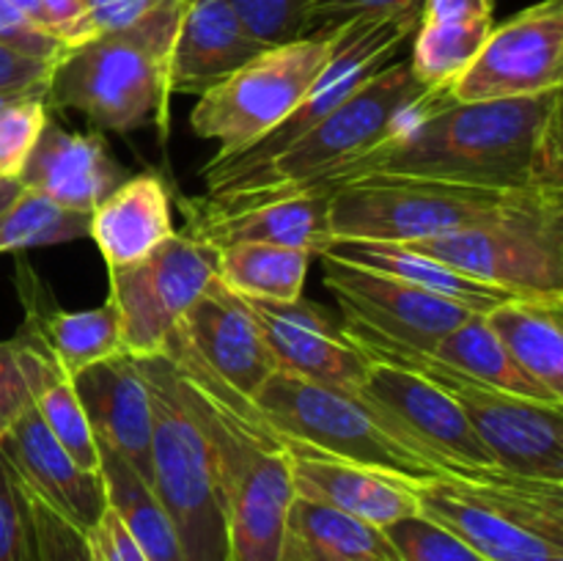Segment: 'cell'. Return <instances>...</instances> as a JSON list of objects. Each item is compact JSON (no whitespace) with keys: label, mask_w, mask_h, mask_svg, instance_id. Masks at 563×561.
<instances>
[{"label":"cell","mask_w":563,"mask_h":561,"mask_svg":"<svg viewBox=\"0 0 563 561\" xmlns=\"http://www.w3.org/2000/svg\"><path fill=\"white\" fill-rule=\"evenodd\" d=\"M363 176L563 193L561 88L487 102H454L443 94L352 165L339 185Z\"/></svg>","instance_id":"cell-1"},{"label":"cell","mask_w":563,"mask_h":561,"mask_svg":"<svg viewBox=\"0 0 563 561\" xmlns=\"http://www.w3.org/2000/svg\"><path fill=\"white\" fill-rule=\"evenodd\" d=\"M159 355L174 366L181 399L214 454L231 561H278L286 515L295 501L289 451L278 429L253 399L223 383L176 330Z\"/></svg>","instance_id":"cell-2"},{"label":"cell","mask_w":563,"mask_h":561,"mask_svg":"<svg viewBox=\"0 0 563 561\" xmlns=\"http://www.w3.org/2000/svg\"><path fill=\"white\" fill-rule=\"evenodd\" d=\"M443 97L412 75L410 64H388L368 77L328 119L297 138L258 168L236 174L209 187L201 198H181L187 220L236 215L275 198L302 196L311 190L333 193L341 176L388 141L410 116Z\"/></svg>","instance_id":"cell-3"},{"label":"cell","mask_w":563,"mask_h":561,"mask_svg":"<svg viewBox=\"0 0 563 561\" xmlns=\"http://www.w3.org/2000/svg\"><path fill=\"white\" fill-rule=\"evenodd\" d=\"M185 0L137 25L99 33L64 50L47 80V102L77 110L99 130L132 132L168 124V64Z\"/></svg>","instance_id":"cell-4"},{"label":"cell","mask_w":563,"mask_h":561,"mask_svg":"<svg viewBox=\"0 0 563 561\" xmlns=\"http://www.w3.org/2000/svg\"><path fill=\"white\" fill-rule=\"evenodd\" d=\"M152 396V493L185 561H231L225 498L207 435L187 410L165 355L137 358Z\"/></svg>","instance_id":"cell-5"},{"label":"cell","mask_w":563,"mask_h":561,"mask_svg":"<svg viewBox=\"0 0 563 561\" xmlns=\"http://www.w3.org/2000/svg\"><path fill=\"white\" fill-rule=\"evenodd\" d=\"M344 330L372 361L410 369L445 391L462 407L500 471L563 484V405L522 399L478 383L460 369L383 339L363 324L344 319Z\"/></svg>","instance_id":"cell-6"},{"label":"cell","mask_w":563,"mask_h":561,"mask_svg":"<svg viewBox=\"0 0 563 561\" xmlns=\"http://www.w3.org/2000/svg\"><path fill=\"white\" fill-rule=\"evenodd\" d=\"M544 196L563 193L484 190L416 176H363L335 187L328 220L333 240L410 245L493 223Z\"/></svg>","instance_id":"cell-7"},{"label":"cell","mask_w":563,"mask_h":561,"mask_svg":"<svg viewBox=\"0 0 563 561\" xmlns=\"http://www.w3.org/2000/svg\"><path fill=\"white\" fill-rule=\"evenodd\" d=\"M253 405L278 432L355 465L407 482H429L443 473L361 394L275 372L253 396Z\"/></svg>","instance_id":"cell-8"},{"label":"cell","mask_w":563,"mask_h":561,"mask_svg":"<svg viewBox=\"0 0 563 561\" xmlns=\"http://www.w3.org/2000/svg\"><path fill=\"white\" fill-rule=\"evenodd\" d=\"M410 248L517 297L563 302V196L537 198L493 223Z\"/></svg>","instance_id":"cell-9"},{"label":"cell","mask_w":563,"mask_h":561,"mask_svg":"<svg viewBox=\"0 0 563 561\" xmlns=\"http://www.w3.org/2000/svg\"><path fill=\"white\" fill-rule=\"evenodd\" d=\"M333 42L335 28L258 53L201 94L190 116L192 132L220 143L218 160L245 152L300 105L328 64Z\"/></svg>","instance_id":"cell-10"},{"label":"cell","mask_w":563,"mask_h":561,"mask_svg":"<svg viewBox=\"0 0 563 561\" xmlns=\"http://www.w3.org/2000/svg\"><path fill=\"white\" fill-rule=\"evenodd\" d=\"M418 16H421V9H410L401 11V14L379 16V20H355L335 28L333 53H330L324 69L319 72L317 82L300 99V105L273 132H267L262 141L247 146L245 152L209 160L201 174L203 182H207V190L231 179V176L258 168L262 163L273 160L275 154L284 152L286 146H291L297 138L313 130L319 121L328 119L368 77L377 75L383 66H388L396 50L416 33Z\"/></svg>","instance_id":"cell-11"},{"label":"cell","mask_w":563,"mask_h":561,"mask_svg":"<svg viewBox=\"0 0 563 561\" xmlns=\"http://www.w3.org/2000/svg\"><path fill=\"white\" fill-rule=\"evenodd\" d=\"M108 273L121 346L132 358H152L218 275V248L181 231L141 262Z\"/></svg>","instance_id":"cell-12"},{"label":"cell","mask_w":563,"mask_h":561,"mask_svg":"<svg viewBox=\"0 0 563 561\" xmlns=\"http://www.w3.org/2000/svg\"><path fill=\"white\" fill-rule=\"evenodd\" d=\"M357 394L372 402L443 476H498V462L462 407L410 369L372 361Z\"/></svg>","instance_id":"cell-13"},{"label":"cell","mask_w":563,"mask_h":561,"mask_svg":"<svg viewBox=\"0 0 563 561\" xmlns=\"http://www.w3.org/2000/svg\"><path fill=\"white\" fill-rule=\"evenodd\" d=\"M563 88V0H542L493 25L465 75L445 91L454 102L517 99Z\"/></svg>","instance_id":"cell-14"},{"label":"cell","mask_w":563,"mask_h":561,"mask_svg":"<svg viewBox=\"0 0 563 561\" xmlns=\"http://www.w3.org/2000/svg\"><path fill=\"white\" fill-rule=\"evenodd\" d=\"M324 286L333 292L346 322L368 328L383 339L418 352H432L443 336L460 328L476 311L454 300L405 284L394 275L319 253Z\"/></svg>","instance_id":"cell-15"},{"label":"cell","mask_w":563,"mask_h":561,"mask_svg":"<svg viewBox=\"0 0 563 561\" xmlns=\"http://www.w3.org/2000/svg\"><path fill=\"white\" fill-rule=\"evenodd\" d=\"M253 317L262 324L275 366L295 377L330 388L352 391L366 380L372 358L352 341L344 322H335L328 311L313 302H275L245 297Z\"/></svg>","instance_id":"cell-16"},{"label":"cell","mask_w":563,"mask_h":561,"mask_svg":"<svg viewBox=\"0 0 563 561\" xmlns=\"http://www.w3.org/2000/svg\"><path fill=\"white\" fill-rule=\"evenodd\" d=\"M176 333L223 383L247 399H253L278 372L262 324L253 317L247 300L229 289L218 275L181 317Z\"/></svg>","instance_id":"cell-17"},{"label":"cell","mask_w":563,"mask_h":561,"mask_svg":"<svg viewBox=\"0 0 563 561\" xmlns=\"http://www.w3.org/2000/svg\"><path fill=\"white\" fill-rule=\"evenodd\" d=\"M0 451L31 495L58 512L60 517L91 534L108 512V490L99 471H86L58 443L36 407H25L9 432L0 438Z\"/></svg>","instance_id":"cell-18"},{"label":"cell","mask_w":563,"mask_h":561,"mask_svg":"<svg viewBox=\"0 0 563 561\" xmlns=\"http://www.w3.org/2000/svg\"><path fill=\"white\" fill-rule=\"evenodd\" d=\"M97 446L113 451L152 487V396L137 358L119 352L71 377Z\"/></svg>","instance_id":"cell-19"},{"label":"cell","mask_w":563,"mask_h":561,"mask_svg":"<svg viewBox=\"0 0 563 561\" xmlns=\"http://www.w3.org/2000/svg\"><path fill=\"white\" fill-rule=\"evenodd\" d=\"M278 435L289 451L291 484L300 498L317 501L379 528L418 512V498L412 493L416 482L322 454L289 435Z\"/></svg>","instance_id":"cell-20"},{"label":"cell","mask_w":563,"mask_h":561,"mask_svg":"<svg viewBox=\"0 0 563 561\" xmlns=\"http://www.w3.org/2000/svg\"><path fill=\"white\" fill-rule=\"evenodd\" d=\"M418 512L449 528L487 561H563V548L517 526L476 479L438 476L412 484Z\"/></svg>","instance_id":"cell-21"},{"label":"cell","mask_w":563,"mask_h":561,"mask_svg":"<svg viewBox=\"0 0 563 561\" xmlns=\"http://www.w3.org/2000/svg\"><path fill=\"white\" fill-rule=\"evenodd\" d=\"M124 179L99 132H69L47 121L16 182L22 190L91 215Z\"/></svg>","instance_id":"cell-22"},{"label":"cell","mask_w":563,"mask_h":561,"mask_svg":"<svg viewBox=\"0 0 563 561\" xmlns=\"http://www.w3.org/2000/svg\"><path fill=\"white\" fill-rule=\"evenodd\" d=\"M264 50L242 28L229 0H185L170 47V94L201 97Z\"/></svg>","instance_id":"cell-23"},{"label":"cell","mask_w":563,"mask_h":561,"mask_svg":"<svg viewBox=\"0 0 563 561\" xmlns=\"http://www.w3.org/2000/svg\"><path fill=\"white\" fill-rule=\"evenodd\" d=\"M14 280L22 308H25L22 322H27L42 336V341L69 377L104 358L124 352L119 314L110 300L97 308H88V311H64L55 306L49 289L27 262H16Z\"/></svg>","instance_id":"cell-24"},{"label":"cell","mask_w":563,"mask_h":561,"mask_svg":"<svg viewBox=\"0 0 563 561\" xmlns=\"http://www.w3.org/2000/svg\"><path fill=\"white\" fill-rule=\"evenodd\" d=\"M176 234L170 193L163 176L137 174L124 179L91 212L88 237L110 267H126Z\"/></svg>","instance_id":"cell-25"},{"label":"cell","mask_w":563,"mask_h":561,"mask_svg":"<svg viewBox=\"0 0 563 561\" xmlns=\"http://www.w3.org/2000/svg\"><path fill=\"white\" fill-rule=\"evenodd\" d=\"M330 196L333 193L311 190L302 196L256 204L236 215L187 220L185 234L212 248L231 245V242H264V245L297 248L319 256L333 242L328 220Z\"/></svg>","instance_id":"cell-26"},{"label":"cell","mask_w":563,"mask_h":561,"mask_svg":"<svg viewBox=\"0 0 563 561\" xmlns=\"http://www.w3.org/2000/svg\"><path fill=\"white\" fill-rule=\"evenodd\" d=\"M11 344H14L22 377H25L31 402L42 421L47 424L49 432L58 438V443L69 451L77 465H82L86 471H99L97 440H93L86 410H82L69 374L64 372L42 336L27 322H22Z\"/></svg>","instance_id":"cell-27"},{"label":"cell","mask_w":563,"mask_h":561,"mask_svg":"<svg viewBox=\"0 0 563 561\" xmlns=\"http://www.w3.org/2000/svg\"><path fill=\"white\" fill-rule=\"evenodd\" d=\"M324 253L344 262L357 264V267L377 270V273L394 275V278L405 280V284L418 286L423 292L454 300L460 306L471 308L476 314L493 311L500 302L515 300L517 295L511 292L489 286L484 280L471 278V275L460 273V270L449 267V264L438 262V258L427 256V253L416 251L410 245H399V242H368V240H333Z\"/></svg>","instance_id":"cell-28"},{"label":"cell","mask_w":563,"mask_h":561,"mask_svg":"<svg viewBox=\"0 0 563 561\" xmlns=\"http://www.w3.org/2000/svg\"><path fill=\"white\" fill-rule=\"evenodd\" d=\"M278 561H401L385 528L295 495Z\"/></svg>","instance_id":"cell-29"},{"label":"cell","mask_w":563,"mask_h":561,"mask_svg":"<svg viewBox=\"0 0 563 561\" xmlns=\"http://www.w3.org/2000/svg\"><path fill=\"white\" fill-rule=\"evenodd\" d=\"M484 319L517 366L563 402V302L515 297Z\"/></svg>","instance_id":"cell-30"},{"label":"cell","mask_w":563,"mask_h":561,"mask_svg":"<svg viewBox=\"0 0 563 561\" xmlns=\"http://www.w3.org/2000/svg\"><path fill=\"white\" fill-rule=\"evenodd\" d=\"M97 451L99 473H102L104 490H108V506L124 522L132 542L141 548L148 561H185L174 522L154 498L152 487L110 449L97 446Z\"/></svg>","instance_id":"cell-31"},{"label":"cell","mask_w":563,"mask_h":561,"mask_svg":"<svg viewBox=\"0 0 563 561\" xmlns=\"http://www.w3.org/2000/svg\"><path fill=\"white\" fill-rule=\"evenodd\" d=\"M311 258L308 251L264 242H231L218 248V278L242 297L295 302L302 297Z\"/></svg>","instance_id":"cell-32"},{"label":"cell","mask_w":563,"mask_h":561,"mask_svg":"<svg viewBox=\"0 0 563 561\" xmlns=\"http://www.w3.org/2000/svg\"><path fill=\"white\" fill-rule=\"evenodd\" d=\"M427 355L460 369L462 374L478 380V383L506 391V394H515L533 402H548V405H563V402L555 399L553 394H548L537 380H531L517 366L515 358L506 352L498 336L493 333L484 314H473L467 322H462L460 328L443 336L434 344V350L427 352Z\"/></svg>","instance_id":"cell-33"},{"label":"cell","mask_w":563,"mask_h":561,"mask_svg":"<svg viewBox=\"0 0 563 561\" xmlns=\"http://www.w3.org/2000/svg\"><path fill=\"white\" fill-rule=\"evenodd\" d=\"M493 31V20L418 22L412 33L410 69L434 94H445L462 75Z\"/></svg>","instance_id":"cell-34"},{"label":"cell","mask_w":563,"mask_h":561,"mask_svg":"<svg viewBox=\"0 0 563 561\" xmlns=\"http://www.w3.org/2000/svg\"><path fill=\"white\" fill-rule=\"evenodd\" d=\"M91 215L75 212L33 190L16 193L0 212V253L86 240Z\"/></svg>","instance_id":"cell-35"},{"label":"cell","mask_w":563,"mask_h":561,"mask_svg":"<svg viewBox=\"0 0 563 561\" xmlns=\"http://www.w3.org/2000/svg\"><path fill=\"white\" fill-rule=\"evenodd\" d=\"M47 116V91L16 94L0 105V182H16Z\"/></svg>","instance_id":"cell-36"},{"label":"cell","mask_w":563,"mask_h":561,"mask_svg":"<svg viewBox=\"0 0 563 561\" xmlns=\"http://www.w3.org/2000/svg\"><path fill=\"white\" fill-rule=\"evenodd\" d=\"M385 534L401 561H487L456 534L421 512L385 526Z\"/></svg>","instance_id":"cell-37"},{"label":"cell","mask_w":563,"mask_h":561,"mask_svg":"<svg viewBox=\"0 0 563 561\" xmlns=\"http://www.w3.org/2000/svg\"><path fill=\"white\" fill-rule=\"evenodd\" d=\"M311 3L313 0H229L242 28L267 50L308 36Z\"/></svg>","instance_id":"cell-38"},{"label":"cell","mask_w":563,"mask_h":561,"mask_svg":"<svg viewBox=\"0 0 563 561\" xmlns=\"http://www.w3.org/2000/svg\"><path fill=\"white\" fill-rule=\"evenodd\" d=\"M0 561H36L31 498L0 451Z\"/></svg>","instance_id":"cell-39"},{"label":"cell","mask_w":563,"mask_h":561,"mask_svg":"<svg viewBox=\"0 0 563 561\" xmlns=\"http://www.w3.org/2000/svg\"><path fill=\"white\" fill-rule=\"evenodd\" d=\"M27 498H31L33 531H36V561H97L88 534L71 526L36 495L27 493Z\"/></svg>","instance_id":"cell-40"},{"label":"cell","mask_w":563,"mask_h":561,"mask_svg":"<svg viewBox=\"0 0 563 561\" xmlns=\"http://www.w3.org/2000/svg\"><path fill=\"white\" fill-rule=\"evenodd\" d=\"M421 9V0H313L308 14V36L319 31H333L355 20H379Z\"/></svg>","instance_id":"cell-41"},{"label":"cell","mask_w":563,"mask_h":561,"mask_svg":"<svg viewBox=\"0 0 563 561\" xmlns=\"http://www.w3.org/2000/svg\"><path fill=\"white\" fill-rule=\"evenodd\" d=\"M0 42L9 44L16 53L47 61V64H55L66 50L58 38L49 36L36 22L27 20L11 0H0Z\"/></svg>","instance_id":"cell-42"},{"label":"cell","mask_w":563,"mask_h":561,"mask_svg":"<svg viewBox=\"0 0 563 561\" xmlns=\"http://www.w3.org/2000/svg\"><path fill=\"white\" fill-rule=\"evenodd\" d=\"M170 3H176V0H82L97 36L137 25Z\"/></svg>","instance_id":"cell-43"},{"label":"cell","mask_w":563,"mask_h":561,"mask_svg":"<svg viewBox=\"0 0 563 561\" xmlns=\"http://www.w3.org/2000/svg\"><path fill=\"white\" fill-rule=\"evenodd\" d=\"M31 405V391L22 377L16 350L9 341H0V438L11 429V424Z\"/></svg>","instance_id":"cell-44"},{"label":"cell","mask_w":563,"mask_h":561,"mask_svg":"<svg viewBox=\"0 0 563 561\" xmlns=\"http://www.w3.org/2000/svg\"><path fill=\"white\" fill-rule=\"evenodd\" d=\"M53 64L16 53L0 42V94H31L47 91Z\"/></svg>","instance_id":"cell-45"},{"label":"cell","mask_w":563,"mask_h":561,"mask_svg":"<svg viewBox=\"0 0 563 561\" xmlns=\"http://www.w3.org/2000/svg\"><path fill=\"white\" fill-rule=\"evenodd\" d=\"M38 3H42L44 25H47L49 36L58 38L66 50L97 36L82 0H38Z\"/></svg>","instance_id":"cell-46"},{"label":"cell","mask_w":563,"mask_h":561,"mask_svg":"<svg viewBox=\"0 0 563 561\" xmlns=\"http://www.w3.org/2000/svg\"><path fill=\"white\" fill-rule=\"evenodd\" d=\"M88 542H91L97 561H148L146 556L141 553V548L132 542L124 522L119 520V515H115L110 506L102 515V520L97 522V528L88 534Z\"/></svg>","instance_id":"cell-47"},{"label":"cell","mask_w":563,"mask_h":561,"mask_svg":"<svg viewBox=\"0 0 563 561\" xmlns=\"http://www.w3.org/2000/svg\"><path fill=\"white\" fill-rule=\"evenodd\" d=\"M493 20V0H421L418 22Z\"/></svg>","instance_id":"cell-48"},{"label":"cell","mask_w":563,"mask_h":561,"mask_svg":"<svg viewBox=\"0 0 563 561\" xmlns=\"http://www.w3.org/2000/svg\"><path fill=\"white\" fill-rule=\"evenodd\" d=\"M11 3L16 6V9L22 11V14L27 16L31 22H36L42 31H47V25H44V14H42V3L38 0H11ZM49 33V31H47Z\"/></svg>","instance_id":"cell-49"},{"label":"cell","mask_w":563,"mask_h":561,"mask_svg":"<svg viewBox=\"0 0 563 561\" xmlns=\"http://www.w3.org/2000/svg\"><path fill=\"white\" fill-rule=\"evenodd\" d=\"M16 193H20V182H0V212L9 207V201Z\"/></svg>","instance_id":"cell-50"},{"label":"cell","mask_w":563,"mask_h":561,"mask_svg":"<svg viewBox=\"0 0 563 561\" xmlns=\"http://www.w3.org/2000/svg\"><path fill=\"white\" fill-rule=\"evenodd\" d=\"M33 94V91H31ZM11 97H16V94H0V105L5 102V99H11Z\"/></svg>","instance_id":"cell-51"}]
</instances>
